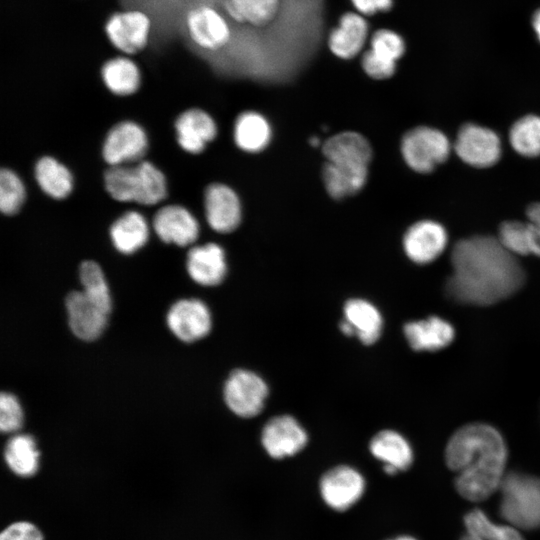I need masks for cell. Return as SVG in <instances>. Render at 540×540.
I'll use <instances>...</instances> for the list:
<instances>
[{
    "mask_svg": "<svg viewBox=\"0 0 540 540\" xmlns=\"http://www.w3.org/2000/svg\"><path fill=\"white\" fill-rule=\"evenodd\" d=\"M308 435L300 423L290 415L271 418L263 427L261 444L273 459L292 457L302 451Z\"/></svg>",
    "mask_w": 540,
    "mask_h": 540,
    "instance_id": "cell-11",
    "label": "cell"
},
{
    "mask_svg": "<svg viewBox=\"0 0 540 540\" xmlns=\"http://www.w3.org/2000/svg\"><path fill=\"white\" fill-rule=\"evenodd\" d=\"M80 281L82 291L107 314L110 313L112 300L109 287L101 267L94 261L87 260L81 263Z\"/></svg>",
    "mask_w": 540,
    "mask_h": 540,
    "instance_id": "cell-35",
    "label": "cell"
},
{
    "mask_svg": "<svg viewBox=\"0 0 540 540\" xmlns=\"http://www.w3.org/2000/svg\"><path fill=\"white\" fill-rule=\"evenodd\" d=\"M167 325L181 341L193 342L205 337L212 321L208 307L198 299H181L167 313Z\"/></svg>",
    "mask_w": 540,
    "mask_h": 540,
    "instance_id": "cell-13",
    "label": "cell"
},
{
    "mask_svg": "<svg viewBox=\"0 0 540 540\" xmlns=\"http://www.w3.org/2000/svg\"><path fill=\"white\" fill-rule=\"evenodd\" d=\"M35 180L40 189L49 197L61 200L70 195L73 190L71 171L56 158L43 156L34 167Z\"/></svg>",
    "mask_w": 540,
    "mask_h": 540,
    "instance_id": "cell-27",
    "label": "cell"
},
{
    "mask_svg": "<svg viewBox=\"0 0 540 540\" xmlns=\"http://www.w3.org/2000/svg\"><path fill=\"white\" fill-rule=\"evenodd\" d=\"M23 423L21 405L11 393L3 392L0 395V429L4 433L15 432Z\"/></svg>",
    "mask_w": 540,
    "mask_h": 540,
    "instance_id": "cell-38",
    "label": "cell"
},
{
    "mask_svg": "<svg viewBox=\"0 0 540 540\" xmlns=\"http://www.w3.org/2000/svg\"><path fill=\"white\" fill-rule=\"evenodd\" d=\"M361 65L368 76L378 80L391 77L396 70L395 61L383 58L371 49L363 54Z\"/></svg>",
    "mask_w": 540,
    "mask_h": 540,
    "instance_id": "cell-39",
    "label": "cell"
},
{
    "mask_svg": "<svg viewBox=\"0 0 540 540\" xmlns=\"http://www.w3.org/2000/svg\"><path fill=\"white\" fill-rule=\"evenodd\" d=\"M174 126L178 145L190 154L201 153L217 135L214 119L199 108L183 111Z\"/></svg>",
    "mask_w": 540,
    "mask_h": 540,
    "instance_id": "cell-18",
    "label": "cell"
},
{
    "mask_svg": "<svg viewBox=\"0 0 540 540\" xmlns=\"http://www.w3.org/2000/svg\"><path fill=\"white\" fill-rule=\"evenodd\" d=\"M497 238L504 248L515 256L540 257V231L528 222H503Z\"/></svg>",
    "mask_w": 540,
    "mask_h": 540,
    "instance_id": "cell-31",
    "label": "cell"
},
{
    "mask_svg": "<svg viewBox=\"0 0 540 540\" xmlns=\"http://www.w3.org/2000/svg\"><path fill=\"white\" fill-rule=\"evenodd\" d=\"M509 140L514 150L525 157L540 155V117L527 115L514 123Z\"/></svg>",
    "mask_w": 540,
    "mask_h": 540,
    "instance_id": "cell-34",
    "label": "cell"
},
{
    "mask_svg": "<svg viewBox=\"0 0 540 540\" xmlns=\"http://www.w3.org/2000/svg\"><path fill=\"white\" fill-rule=\"evenodd\" d=\"M454 149L463 162L477 168L490 167L501 156L498 135L488 128L472 123L461 127Z\"/></svg>",
    "mask_w": 540,
    "mask_h": 540,
    "instance_id": "cell-9",
    "label": "cell"
},
{
    "mask_svg": "<svg viewBox=\"0 0 540 540\" xmlns=\"http://www.w3.org/2000/svg\"><path fill=\"white\" fill-rule=\"evenodd\" d=\"M4 459L15 474L22 477L34 475L39 466V451L34 438L27 434L11 437L4 449Z\"/></svg>",
    "mask_w": 540,
    "mask_h": 540,
    "instance_id": "cell-32",
    "label": "cell"
},
{
    "mask_svg": "<svg viewBox=\"0 0 540 540\" xmlns=\"http://www.w3.org/2000/svg\"><path fill=\"white\" fill-rule=\"evenodd\" d=\"M148 149V137L137 122L125 120L116 123L107 133L102 156L110 166L128 165L142 160Z\"/></svg>",
    "mask_w": 540,
    "mask_h": 540,
    "instance_id": "cell-8",
    "label": "cell"
},
{
    "mask_svg": "<svg viewBox=\"0 0 540 540\" xmlns=\"http://www.w3.org/2000/svg\"><path fill=\"white\" fill-rule=\"evenodd\" d=\"M372 456L383 463V470L388 475L407 470L413 462V451L404 436L394 430H382L370 441Z\"/></svg>",
    "mask_w": 540,
    "mask_h": 540,
    "instance_id": "cell-20",
    "label": "cell"
},
{
    "mask_svg": "<svg viewBox=\"0 0 540 540\" xmlns=\"http://www.w3.org/2000/svg\"><path fill=\"white\" fill-rule=\"evenodd\" d=\"M150 29L149 17L138 10L114 13L105 24L110 42L126 54L138 53L146 46Z\"/></svg>",
    "mask_w": 540,
    "mask_h": 540,
    "instance_id": "cell-12",
    "label": "cell"
},
{
    "mask_svg": "<svg viewBox=\"0 0 540 540\" xmlns=\"http://www.w3.org/2000/svg\"><path fill=\"white\" fill-rule=\"evenodd\" d=\"M405 337L416 351H436L447 347L454 339L453 326L446 320L431 316L424 320L408 322Z\"/></svg>",
    "mask_w": 540,
    "mask_h": 540,
    "instance_id": "cell-22",
    "label": "cell"
},
{
    "mask_svg": "<svg viewBox=\"0 0 540 540\" xmlns=\"http://www.w3.org/2000/svg\"><path fill=\"white\" fill-rule=\"evenodd\" d=\"M532 27L540 41V8L537 9L532 16Z\"/></svg>",
    "mask_w": 540,
    "mask_h": 540,
    "instance_id": "cell-43",
    "label": "cell"
},
{
    "mask_svg": "<svg viewBox=\"0 0 540 540\" xmlns=\"http://www.w3.org/2000/svg\"><path fill=\"white\" fill-rule=\"evenodd\" d=\"M109 233L112 244L117 251L123 254H132L146 244L150 229L143 214L130 210L112 223Z\"/></svg>",
    "mask_w": 540,
    "mask_h": 540,
    "instance_id": "cell-24",
    "label": "cell"
},
{
    "mask_svg": "<svg viewBox=\"0 0 540 540\" xmlns=\"http://www.w3.org/2000/svg\"><path fill=\"white\" fill-rule=\"evenodd\" d=\"M0 540H43L42 533L32 523L21 521L9 525L0 535Z\"/></svg>",
    "mask_w": 540,
    "mask_h": 540,
    "instance_id": "cell-40",
    "label": "cell"
},
{
    "mask_svg": "<svg viewBox=\"0 0 540 540\" xmlns=\"http://www.w3.org/2000/svg\"><path fill=\"white\" fill-rule=\"evenodd\" d=\"M466 533L461 540H524L519 530L509 524H496L480 509L464 517Z\"/></svg>",
    "mask_w": 540,
    "mask_h": 540,
    "instance_id": "cell-33",
    "label": "cell"
},
{
    "mask_svg": "<svg viewBox=\"0 0 540 540\" xmlns=\"http://www.w3.org/2000/svg\"><path fill=\"white\" fill-rule=\"evenodd\" d=\"M499 512L518 530L540 527V478L522 473L505 474L499 487Z\"/></svg>",
    "mask_w": 540,
    "mask_h": 540,
    "instance_id": "cell-4",
    "label": "cell"
},
{
    "mask_svg": "<svg viewBox=\"0 0 540 540\" xmlns=\"http://www.w3.org/2000/svg\"><path fill=\"white\" fill-rule=\"evenodd\" d=\"M344 320L355 336L365 345L375 343L382 332L383 320L379 310L364 299H350L344 306Z\"/></svg>",
    "mask_w": 540,
    "mask_h": 540,
    "instance_id": "cell-25",
    "label": "cell"
},
{
    "mask_svg": "<svg viewBox=\"0 0 540 540\" xmlns=\"http://www.w3.org/2000/svg\"><path fill=\"white\" fill-rule=\"evenodd\" d=\"M450 150L448 138L441 131L426 126L408 131L401 142L406 164L419 173L431 172L449 157Z\"/></svg>",
    "mask_w": 540,
    "mask_h": 540,
    "instance_id": "cell-5",
    "label": "cell"
},
{
    "mask_svg": "<svg viewBox=\"0 0 540 540\" xmlns=\"http://www.w3.org/2000/svg\"><path fill=\"white\" fill-rule=\"evenodd\" d=\"M528 223L540 231V203L531 204L526 211Z\"/></svg>",
    "mask_w": 540,
    "mask_h": 540,
    "instance_id": "cell-42",
    "label": "cell"
},
{
    "mask_svg": "<svg viewBox=\"0 0 540 540\" xmlns=\"http://www.w3.org/2000/svg\"><path fill=\"white\" fill-rule=\"evenodd\" d=\"M186 268L196 283L204 286L218 285L226 275L225 252L216 243L194 246L187 254Z\"/></svg>",
    "mask_w": 540,
    "mask_h": 540,
    "instance_id": "cell-19",
    "label": "cell"
},
{
    "mask_svg": "<svg viewBox=\"0 0 540 540\" xmlns=\"http://www.w3.org/2000/svg\"><path fill=\"white\" fill-rule=\"evenodd\" d=\"M451 264L445 291L451 300L461 304H495L513 295L525 282L517 256L492 236L458 241L451 252Z\"/></svg>",
    "mask_w": 540,
    "mask_h": 540,
    "instance_id": "cell-1",
    "label": "cell"
},
{
    "mask_svg": "<svg viewBox=\"0 0 540 540\" xmlns=\"http://www.w3.org/2000/svg\"><path fill=\"white\" fill-rule=\"evenodd\" d=\"M368 32L369 24L360 13L346 12L329 34V49L338 58H354L363 48Z\"/></svg>",
    "mask_w": 540,
    "mask_h": 540,
    "instance_id": "cell-21",
    "label": "cell"
},
{
    "mask_svg": "<svg viewBox=\"0 0 540 540\" xmlns=\"http://www.w3.org/2000/svg\"><path fill=\"white\" fill-rule=\"evenodd\" d=\"M26 199V188L20 176L9 168L0 172V210L4 215H15Z\"/></svg>",
    "mask_w": 540,
    "mask_h": 540,
    "instance_id": "cell-36",
    "label": "cell"
},
{
    "mask_svg": "<svg viewBox=\"0 0 540 540\" xmlns=\"http://www.w3.org/2000/svg\"><path fill=\"white\" fill-rule=\"evenodd\" d=\"M310 143L312 146L316 147L320 144V140L317 137H312L310 139Z\"/></svg>",
    "mask_w": 540,
    "mask_h": 540,
    "instance_id": "cell-45",
    "label": "cell"
},
{
    "mask_svg": "<svg viewBox=\"0 0 540 540\" xmlns=\"http://www.w3.org/2000/svg\"><path fill=\"white\" fill-rule=\"evenodd\" d=\"M234 141L245 152L256 153L266 148L271 140L267 119L254 111L240 114L234 124Z\"/></svg>",
    "mask_w": 540,
    "mask_h": 540,
    "instance_id": "cell-28",
    "label": "cell"
},
{
    "mask_svg": "<svg viewBox=\"0 0 540 540\" xmlns=\"http://www.w3.org/2000/svg\"><path fill=\"white\" fill-rule=\"evenodd\" d=\"M447 245L444 227L431 220L416 222L408 228L403 238V248L410 260L417 264L434 261Z\"/></svg>",
    "mask_w": 540,
    "mask_h": 540,
    "instance_id": "cell-16",
    "label": "cell"
},
{
    "mask_svg": "<svg viewBox=\"0 0 540 540\" xmlns=\"http://www.w3.org/2000/svg\"><path fill=\"white\" fill-rule=\"evenodd\" d=\"M366 490V481L359 470L338 465L320 478L319 492L323 502L332 510L344 512L357 504Z\"/></svg>",
    "mask_w": 540,
    "mask_h": 540,
    "instance_id": "cell-6",
    "label": "cell"
},
{
    "mask_svg": "<svg viewBox=\"0 0 540 540\" xmlns=\"http://www.w3.org/2000/svg\"><path fill=\"white\" fill-rule=\"evenodd\" d=\"M327 162L368 166L372 149L368 140L357 132H341L328 138L322 146Z\"/></svg>",
    "mask_w": 540,
    "mask_h": 540,
    "instance_id": "cell-23",
    "label": "cell"
},
{
    "mask_svg": "<svg viewBox=\"0 0 540 540\" xmlns=\"http://www.w3.org/2000/svg\"><path fill=\"white\" fill-rule=\"evenodd\" d=\"M104 186L116 201L146 206L162 202L168 193L164 173L147 160L110 167L104 174Z\"/></svg>",
    "mask_w": 540,
    "mask_h": 540,
    "instance_id": "cell-3",
    "label": "cell"
},
{
    "mask_svg": "<svg viewBox=\"0 0 540 540\" xmlns=\"http://www.w3.org/2000/svg\"><path fill=\"white\" fill-rule=\"evenodd\" d=\"M102 80L107 89L118 96L135 93L141 84V73L137 64L128 57L109 59L101 69Z\"/></svg>",
    "mask_w": 540,
    "mask_h": 540,
    "instance_id": "cell-29",
    "label": "cell"
},
{
    "mask_svg": "<svg viewBox=\"0 0 540 540\" xmlns=\"http://www.w3.org/2000/svg\"><path fill=\"white\" fill-rule=\"evenodd\" d=\"M68 324L73 334L81 340L97 339L107 323V314L81 291L70 292L65 299Z\"/></svg>",
    "mask_w": 540,
    "mask_h": 540,
    "instance_id": "cell-17",
    "label": "cell"
},
{
    "mask_svg": "<svg viewBox=\"0 0 540 540\" xmlns=\"http://www.w3.org/2000/svg\"><path fill=\"white\" fill-rule=\"evenodd\" d=\"M267 396V384L252 371L234 370L225 382V402L229 409L240 417L251 418L258 415Z\"/></svg>",
    "mask_w": 540,
    "mask_h": 540,
    "instance_id": "cell-7",
    "label": "cell"
},
{
    "mask_svg": "<svg viewBox=\"0 0 540 540\" xmlns=\"http://www.w3.org/2000/svg\"><path fill=\"white\" fill-rule=\"evenodd\" d=\"M367 177L368 166L326 162L323 167L325 188L336 199L357 193L365 185Z\"/></svg>",
    "mask_w": 540,
    "mask_h": 540,
    "instance_id": "cell-26",
    "label": "cell"
},
{
    "mask_svg": "<svg viewBox=\"0 0 540 540\" xmlns=\"http://www.w3.org/2000/svg\"><path fill=\"white\" fill-rule=\"evenodd\" d=\"M204 211L207 223L218 233L232 232L241 221L240 200L232 188L222 183L206 188Z\"/></svg>",
    "mask_w": 540,
    "mask_h": 540,
    "instance_id": "cell-15",
    "label": "cell"
},
{
    "mask_svg": "<svg viewBox=\"0 0 540 540\" xmlns=\"http://www.w3.org/2000/svg\"><path fill=\"white\" fill-rule=\"evenodd\" d=\"M355 9L365 16L378 12H387L393 6V0H350Z\"/></svg>",
    "mask_w": 540,
    "mask_h": 540,
    "instance_id": "cell-41",
    "label": "cell"
},
{
    "mask_svg": "<svg viewBox=\"0 0 540 540\" xmlns=\"http://www.w3.org/2000/svg\"><path fill=\"white\" fill-rule=\"evenodd\" d=\"M371 50L388 60L397 61L405 53V41L402 36L390 29H379L370 40Z\"/></svg>",
    "mask_w": 540,
    "mask_h": 540,
    "instance_id": "cell-37",
    "label": "cell"
},
{
    "mask_svg": "<svg viewBox=\"0 0 540 540\" xmlns=\"http://www.w3.org/2000/svg\"><path fill=\"white\" fill-rule=\"evenodd\" d=\"M153 229L163 242L182 247L193 244L200 232L197 218L178 204L161 207L154 215Z\"/></svg>",
    "mask_w": 540,
    "mask_h": 540,
    "instance_id": "cell-14",
    "label": "cell"
},
{
    "mask_svg": "<svg viewBox=\"0 0 540 540\" xmlns=\"http://www.w3.org/2000/svg\"><path fill=\"white\" fill-rule=\"evenodd\" d=\"M223 9L231 20L262 27L275 18L280 0H224Z\"/></svg>",
    "mask_w": 540,
    "mask_h": 540,
    "instance_id": "cell-30",
    "label": "cell"
},
{
    "mask_svg": "<svg viewBox=\"0 0 540 540\" xmlns=\"http://www.w3.org/2000/svg\"><path fill=\"white\" fill-rule=\"evenodd\" d=\"M388 540H417V539L412 537V536H409V535H401V536H398V537H395V538H392V539H388Z\"/></svg>",
    "mask_w": 540,
    "mask_h": 540,
    "instance_id": "cell-44",
    "label": "cell"
},
{
    "mask_svg": "<svg viewBox=\"0 0 540 540\" xmlns=\"http://www.w3.org/2000/svg\"><path fill=\"white\" fill-rule=\"evenodd\" d=\"M186 29L193 43L205 51L222 49L231 38L224 14L209 5H199L186 15Z\"/></svg>",
    "mask_w": 540,
    "mask_h": 540,
    "instance_id": "cell-10",
    "label": "cell"
},
{
    "mask_svg": "<svg viewBox=\"0 0 540 540\" xmlns=\"http://www.w3.org/2000/svg\"><path fill=\"white\" fill-rule=\"evenodd\" d=\"M445 461L456 474L458 493L469 501L479 502L499 490L505 476L507 448L494 427L471 423L451 436Z\"/></svg>",
    "mask_w": 540,
    "mask_h": 540,
    "instance_id": "cell-2",
    "label": "cell"
}]
</instances>
